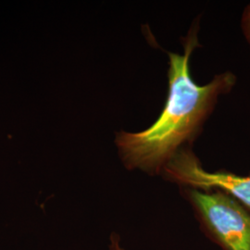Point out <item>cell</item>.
I'll use <instances>...</instances> for the list:
<instances>
[{"mask_svg":"<svg viewBox=\"0 0 250 250\" xmlns=\"http://www.w3.org/2000/svg\"><path fill=\"white\" fill-rule=\"evenodd\" d=\"M161 174L167 181L178 184L181 188L223 191L250 212V173L243 176L224 170L208 171L191 147L181 149L165 166Z\"/></svg>","mask_w":250,"mask_h":250,"instance_id":"cell-3","label":"cell"},{"mask_svg":"<svg viewBox=\"0 0 250 250\" xmlns=\"http://www.w3.org/2000/svg\"><path fill=\"white\" fill-rule=\"evenodd\" d=\"M206 235L224 250H250V212L220 190L181 188Z\"/></svg>","mask_w":250,"mask_h":250,"instance_id":"cell-2","label":"cell"},{"mask_svg":"<svg viewBox=\"0 0 250 250\" xmlns=\"http://www.w3.org/2000/svg\"><path fill=\"white\" fill-rule=\"evenodd\" d=\"M111 243H110V247H109V250H124L122 249L120 242H119V236L113 233L111 235Z\"/></svg>","mask_w":250,"mask_h":250,"instance_id":"cell-5","label":"cell"},{"mask_svg":"<svg viewBox=\"0 0 250 250\" xmlns=\"http://www.w3.org/2000/svg\"><path fill=\"white\" fill-rule=\"evenodd\" d=\"M199 19L182 38L184 53L169 52V91L159 118L141 132L120 131L115 145L127 170H143L150 175L161 174L165 166L186 145H192L206 121L213 112L218 99L234 87L237 78L231 72L214 76L200 85L190 73V58L197 47Z\"/></svg>","mask_w":250,"mask_h":250,"instance_id":"cell-1","label":"cell"},{"mask_svg":"<svg viewBox=\"0 0 250 250\" xmlns=\"http://www.w3.org/2000/svg\"><path fill=\"white\" fill-rule=\"evenodd\" d=\"M241 25L244 36L250 45V4L246 7V9L243 12Z\"/></svg>","mask_w":250,"mask_h":250,"instance_id":"cell-4","label":"cell"}]
</instances>
